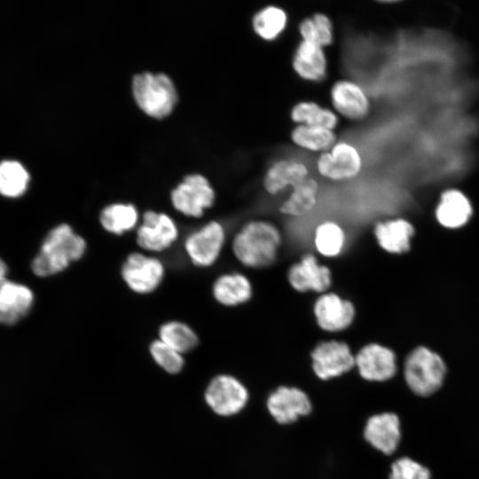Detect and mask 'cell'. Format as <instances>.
Instances as JSON below:
<instances>
[{"label": "cell", "instance_id": "4dcf8cb0", "mask_svg": "<svg viewBox=\"0 0 479 479\" xmlns=\"http://www.w3.org/2000/svg\"><path fill=\"white\" fill-rule=\"evenodd\" d=\"M159 340L182 355L195 349L199 343L196 332L179 320L166 321L159 327Z\"/></svg>", "mask_w": 479, "mask_h": 479}, {"label": "cell", "instance_id": "f546056e", "mask_svg": "<svg viewBox=\"0 0 479 479\" xmlns=\"http://www.w3.org/2000/svg\"><path fill=\"white\" fill-rule=\"evenodd\" d=\"M301 40L316 43L324 49L333 44L334 29L331 18L324 12H315L298 24Z\"/></svg>", "mask_w": 479, "mask_h": 479}, {"label": "cell", "instance_id": "cb8c5ba5", "mask_svg": "<svg viewBox=\"0 0 479 479\" xmlns=\"http://www.w3.org/2000/svg\"><path fill=\"white\" fill-rule=\"evenodd\" d=\"M346 244V231L337 221L327 219L315 226L313 245L321 256L328 259L337 258L344 252Z\"/></svg>", "mask_w": 479, "mask_h": 479}, {"label": "cell", "instance_id": "6da1fadb", "mask_svg": "<svg viewBox=\"0 0 479 479\" xmlns=\"http://www.w3.org/2000/svg\"><path fill=\"white\" fill-rule=\"evenodd\" d=\"M283 244L279 226L266 219L244 223L232 240V251L244 267L261 270L272 266L278 260Z\"/></svg>", "mask_w": 479, "mask_h": 479}, {"label": "cell", "instance_id": "8fae6325", "mask_svg": "<svg viewBox=\"0 0 479 479\" xmlns=\"http://www.w3.org/2000/svg\"><path fill=\"white\" fill-rule=\"evenodd\" d=\"M287 280L293 290L300 294L330 291L333 285L331 269L320 263L318 256L310 252L303 254L287 271Z\"/></svg>", "mask_w": 479, "mask_h": 479}, {"label": "cell", "instance_id": "30bf717a", "mask_svg": "<svg viewBox=\"0 0 479 479\" xmlns=\"http://www.w3.org/2000/svg\"><path fill=\"white\" fill-rule=\"evenodd\" d=\"M312 314L318 327L326 333H340L354 323L357 309L352 301L327 291L320 294L312 304Z\"/></svg>", "mask_w": 479, "mask_h": 479}, {"label": "cell", "instance_id": "d6986e66", "mask_svg": "<svg viewBox=\"0 0 479 479\" xmlns=\"http://www.w3.org/2000/svg\"><path fill=\"white\" fill-rule=\"evenodd\" d=\"M212 295L216 302L224 307L246 304L254 296L253 283L242 272H225L214 280Z\"/></svg>", "mask_w": 479, "mask_h": 479}, {"label": "cell", "instance_id": "ac0fdd59", "mask_svg": "<svg viewBox=\"0 0 479 479\" xmlns=\"http://www.w3.org/2000/svg\"><path fill=\"white\" fill-rule=\"evenodd\" d=\"M267 407L271 416L280 424H289L311 410L308 396L294 387L282 386L272 392Z\"/></svg>", "mask_w": 479, "mask_h": 479}, {"label": "cell", "instance_id": "8992f818", "mask_svg": "<svg viewBox=\"0 0 479 479\" xmlns=\"http://www.w3.org/2000/svg\"><path fill=\"white\" fill-rule=\"evenodd\" d=\"M226 241L222 223L211 220L186 236L184 247L196 267L208 268L219 259Z\"/></svg>", "mask_w": 479, "mask_h": 479}, {"label": "cell", "instance_id": "484cf974", "mask_svg": "<svg viewBox=\"0 0 479 479\" xmlns=\"http://www.w3.org/2000/svg\"><path fill=\"white\" fill-rule=\"evenodd\" d=\"M289 117L295 125L319 126L332 130L339 125L338 114L314 100L295 103L290 109Z\"/></svg>", "mask_w": 479, "mask_h": 479}, {"label": "cell", "instance_id": "277c9868", "mask_svg": "<svg viewBox=\"0 0 479 479\" xmlns=\"http://www.w3.org/2000/svg\"><path fill=\"white\" fill-rule=\"evenodd\" d=\"M446 367L443 359L425 347L409 353L404 366V379L409 388L419 396H429L442 385Z\"/></svg>", "mask_w": 479, "mask_h": 479}, {"label": "cell", "instance_id": "7a4b0ae2", "mask_svg": "<svg viewBox=\"0 0 479 479\" xmlns=\"http://www.w3.org/2000/svg\"><path fill=\"white\" fill-rule=\"evenodd\" d=\"M86 250L87 242L82 236L67 224H59L45 237L33 260L32 270L39 277L55 275L80 260Z\"/></svg>", "mask_w": 479, "mask_h": 479}, {"label": "cell", "instance_id": "e575fe53", "mask_svg": "<svg viewBox=\"0 0 479 479\" xmlns=\"http://www.w3.org/2000/svg\"><path fill=\"white\" fill-rule=\"evenodd\" d=\"M6 272H7V267L4 261L0 259V287L3 286V284L6 281Z\"/></svg>", "mask_w": 479, "mask_h": 479}, {"label": "cell", "instance_id": "4316f807", "mask_svg": "<svg viewBox=\"0 0 479 479\" xmlns=\"http://www.w3.org/2000/svg\"><path fill=\"white\" fill-rule=\"evenodd\" d=\"M472 215L469 200L460 192L449 190L443 193L436 208L438 222L448 228L464 225Z\"/></svg>", "mask_w": 479, "mask_h": 479}, {"label": "cell", "instance_id": "9c48e42d", "mask_svg": "<svg viewBox=\"0 0 479 479\" xmlns=\"http://www.w3.org/2000/svg\"><path fill=\"white\" fill-rule=\"evenodd\" d=\"M170 200L177 211L198 218L214 205L216 192L205 177L193 174L185 177L171 192Z\"/></svg>", "mask_w": 479, "mask_h": 479}, {"label": "cell", "instance_id": "836d02e7", "mask_svg": "<svg viewBox=\"0 0 479 479\" xmlns=\"http://www.w3.org/2000/svg\"><path fill=\"white\" fill-rule=\"evenodd\" d=\"M389 479H430V473L417 461L401 458L392 464Z\"/></svg>", "mask_w": 479, "mask_h": 479}, {"label": "cell", "instance_id": "d6a6232c", "mask_svg": "<svg viewBox=\"0 0 479 479\" xmlns=\"http://www.w3.org/2000/svg\"><path fill=\"white\" fill-rule=\"evenodd\" d=\"M149 350L155 363L167 373L176 374L182 370L185 364L183 355L159 339L151 342Z\"/></svg>", "mask_w": 479, "mask_h": 479}, {"label": "cell", "instance_id": "52a82bcc", "mask_svg": "<svg viewBox=\"0 0 479 479\" xmlns=\"http://www.w3.org/2000/svg\"><path fill=\"white\" fill-rule=\"evenodd\" d=\"M165 275L162 262L153 255L133 252L127 255L121 267V276L127 287L138 294L155 291Z\"/></svg>", "mask_w": 479, "mask_h": 479}, {"label": "cell", "instance_id": "7402d4cb", "mask_svg": "<svg viewBox=\"0 0 479 479\" xmlns=\"http://www.w3.org/2000/svg\"><path fill=\"white\" fill-rule=\"evenodd\" d=\"M33 302V292L27 287L6 280L0 287V323H17L29 312Z\"/></svg>", "mask_w": 479, "mask_h": 479}, {"label": "cell", "instance_id": "4fadbf2b", "mask_svg": "<svg viewBox=\"0 0 479 479\" xmlns=\"http://www.w3.org/2000/svg\"><path fill=\"white\" fill-rule=\"evenodd\" d=\"M332 109L349 122L365 120L371 110V101L365 90L351 79L342 78L333 82L329 90Z\"/></svg>", "mask_w": 479, "mask_h": 479}, {"label": "cell", "instance_id": "1f68e13d", "mask_svg": "<svg viewBox=\"0 0 479 479\" xmlns=\"http://www.w3.org/2000/svg\"><path fill=\"white\" fill-rule=\"evenodd\" d=\"M29 182V175L19 162L6 161L0 163V193L16 198L25 192Z\"/></svg>", "mask_w": 479, "mask_h": 479}, {"label": "cell", "instance_id": "2e32d148", "mask_svg": "<svg viewBox=\"0 0 479 479\" xmlns=\"http://www.w3.org/2000/svg\"><path fill=\"white\" fill-rule=\"evenodd\" d=\"M291 66L296 76L310 83L322 82L328 75V61L325 49L302 40L296 44L293 51Z\"/></svg>", "mask_w": 479, "mask_h": 479}, {"label": "cell", "instance_id": "83f0119b", "mask_svg": "<svg viewBox=\"0 0 479 479\" xmlns=\"http://www.w3.org/2000/svg\"><path fill=\"white\" fill-rule=\"evenodd\" d=\"M98 221L108 233L122 235L138 226L139 215L133 204L113 203L100 211Z\"/></svg>", "mask_w": 479, "mask_h": 479}, {"label": "cell", "instance_id": "ffe728a7", "mask_svg": "<svg viewBox=\"0 0 479 479\" xmlns=\"http://www.w3.org/2000/svg\"><path fill=\"white\" fill-rule=\"evenodd\" d=\"M364 434L373 447L384 454H391L401 437L399 419L392 412L373 415L368 419Z\"/></svg>", "mask_w": 479, "mask_h": 479}, {"label": "cell", "instance_id": "5b68a950", "mask_svg": "<svg viewBox=\"0 0 479 479\" xmlns=\"http://www.w3.org/2000/svg\"><path fill=\"white\" fill-rule=\"evenodd\" d=\"M362 168L360 152L346 140H337L328 151L320 153L316 161L318 175L333 182L351 180L360 174Z\"/></svg>", "mask_w": 479, "mask_h": 479}, {"label": "cell", "instance_id": "44dd1931", "mask_svg": "<svg viewBox=\"0 0 479 479\" xmlns=\"http://www.w3.org/2000/svg\"><path fill=\"white\" fill-rule=\"evenodd\" d=\"M373 232L382 250L389 254L402 255L410 249L414 229L407 220L393 218L375 223Z\"/></svg>", "mask_w": 479, "mask_h": 479}, {"label": "cell", "instance_id": "e0dca14e", "mask_svg": "<svg viewBox=\"0 0 479 479\" xmlns=\"http://www.w3.org/2000/svg\"><path fill=\"white\" fill-rule=\"evenodd\" d=\"M307 165L292 158H279L266 169L263 187L271 196H276L287 188H294L309 177Z\"/></svg>", "mask_w": 479, "mask_h": 479}, {"label": "cell", "instance_id": "7c38bea8", "mask_svg": "<svg viewBox=\"0 0 479 479\" xmlns=\"http://www.w3.org/2000/svg\"><path fill=\"white\" fill-rule=\"evenodd\" d=\"M179 235L176 222L169 215L147 210L137 227L136 241L148 252H162L169 248Z\"/></svg>", "mask_w": 479, "mask_h": 479}, {"label": "cell", "instance_id": "3957f363", "mask_svg": "<svg viewBox=\"0 0 479 479\" xmlns=\"http://www.w3.org/2000/svg\"><path fill=\"white\" fill-rule=\"evenodd\" d=\"M132 90L140 108L156 118L169 114L177 99L174 83L164 74H138L133 78Z\"/></svg>", "mask_w": 479, "mask_h": 479}, {"label": "cell", "instance_id": "5bb4252c", "mask_svg": "<svg viewBox=\"0 0 479 479\" xmlns=\"http://www.w3.org/2000/svg\"><path fill=\"white\" fill-rule=\"evenodd\" d=\"M248 398L245 386L235 377L217 375L211 380L205 392L207 404L217 414L230 416L241 411Z\"/></svg>", "mask_w": 479, "mask_h": 479}, {"label": "cell", "instance_id": "f1b7e54d", "mask_svg": "<svg viewBox=\"0 0 479 479\" xmlns=\"http://www.w3.org/2000/svg\"><path fill=\"white\" fill-rule=\"evenodd\" d=\"M290 139L295 146L319 154L328 151L338 140L335 130L312 125H294Z\"/></svg>", "mask_w": 479, "mask_h": 479}, {"label": "cell", "instance_id": "603a6c76", "mask_svg": "<svg viewBox=\"0 0 479 479\" xmlns=\"http://www.w3.org/2000/svg\"><path fill=\"white\" fill-rule=\"evenodd\" d=\"M288 13L276 4H268L257 10L252 16L251 27L254 34L262 41H277L288 26Z\"/></svg>", "mask_w": 479, "mask_h": 479}, {"label": "cell", "instance_id": "d4e9b609", "mask_svg": "<svg viewBox=\"0 0 479 479\" xmlns=\"http://www.w3.org/2000/svg\"><path fill=\"white\" fill-rule=\"evenodd\" d=\"M319 185L316 179L309 177L294 187L279 205L281 214L291 217H302L310 214L318 203Z\"/></svg>", "mask_w": 479, "mask_h": 479}, {"label": "cell", "instance_id": "ba28073f", "mask_svg": "<svg viewBox=\"0 0 479 479\" xmlns=\"http://www.w3.org/2000/svg\"><path fill=\"white\" fill-rule=\"evenodd\" d=\"M310 359L314 373L324 381L339 377L355 367V354L342 340L318 342L310 352Z\"/></svg>", "mask_w": 479, "mask_h": 479}, {"label": "cell", "instance_id": "9a60e30c", "mask_svg": "<svg viewBox=\"0 0 479 479\" xmlns=\"http://www.w3.org/2000/svg\"><path fill=\"white\" fill-rule=\"evenodd\" d=\"M355 367L360 376L366 381H387L397 372L396 354L387 346L369 342L355 354Z\"/></svg>", "mask_w": 479, "mask_h": 479}]
</instances>
